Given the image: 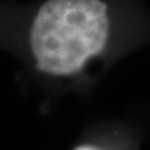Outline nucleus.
Instances as JSON below:
<instances>
[{"mask_svg": "<svg viewBox=\"0 0 150 150\" xmlns=\"http://www.w3.org/2000/svg\"><path fill=\"white\" fill-rule=\"evenodd\" d=\"M75 150H96V149H94L91 146H80V148H76Z\"/></svg>", "mask_w": 150, "mask_h": 150, "instance_id": "nucleus-2", "label": "nucleus"}, {"mask_svg": "<svg viewBox=\"0 0 150 150\" xmlns=\"http://www.w3.org/2000/svg\"><path fill=\"white\" fill-rule=\"evenodd\" d=\"M110 33L104 0H44L28 18L23 43L38 71L75 76L104 53Z\"/></svg>", "mask_w": 150, "mask_h": 150, "instance_id": "nucleus-1", "label": "nucleus"}]
</instances>
